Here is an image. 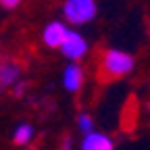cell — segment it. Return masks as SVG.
<instances>
[{"label": "cell", "instance_id": "obj_1", "mask_svg": "<svg viewBox=\"0 0 150 150\" xmlns=\"http://www.w3.org/2000/svg\"><path fill=\"white\" fill-rule=\"evenodd\" d=\"M136 56L121 48H106L100 54V73L108 79H121L136 71Z\"/></svg>", "mask_w": 150, "mask_h": 150}, {"label": "cell", "instance_id": "obj_2", "mask_svg": "<svg viewBox=\"0 0 150 150\" xmlns=\"http://www.w3.org/2000/svg\"><path fill=\"white\" fill-rule=\"evenodd\" d=\"M61 11H63L67 25L81 27V25H88L96 19L98 4H96V0H65Z\"/></svg>", "mask_w": 150, "mask_h": 150}, {"label": "cell", "instance_id": "obj_3", "mask_svg": "<svg viewBox=\"0 0 150 150\" xmlns=\"http://www.w3.org/2000/svg\"><path fill=\"white\" fill-rule=\"evenodd\" d=\"M59 50H61V54L65 56L69 63H79L83 56L90 52V42L86 40V35L81 31L69 27V31L65 35L63 44L59 46Z\"/></svg>", "mask_w": 150, "mask_h": 150}, {"label": "cell", "instance_id": "obj_4", "mask_svg": "<svg viewBox=\"0 0 150 150\" xmlns=\"http://www.w3.org/2000/svg\"><path fill=\"white\" fill-rule=\"evenodd\" d=\"M69 31V25L65 21H59V19H54V21H48L44 27H42V33H40V40L46 48L50 50H56L63 40H65V35Z\"/></svg>", "mask_w": 150, "mask_h": 150}, {"label": "cell", "instance_id": "obj_5", "mask_svg": "<svg viewBox=\"0 0 150 150\" xmlns=\"http://www.w3.org/2000/svg\"><path fill=\"white\" fill-rule=\"evenodd\" d=\"M83 81H86V73H83L81 65H77V63H69V65L63 69L61 83H63V88H65L67 92H71V94L79 92L81 86H83Z\"/></svg>", "mask_w": 150, "mask_h": 150}, {"label": "cell", "instance_id": "obj_6", "mask_svg": "<svg viewBox=\"0 0 150 150\" xmlns=\"http://www.w3.org/2000/svg\"><path fill=\"white\" fill-rule=\"evenodd\" d=\"M21 65L13 59L6 61H0V92L11 90L19 79H21Z\"/></svg>", "mask_w": 150, "mask_h": 150}, {"label": "cell", "instance_id": "obj_7", "mask_svg": "<svg viewBox=\"0 0 150 150\" xmlns=\"http://www.w3.org/2000/svg\"><path fill=\"white\" fill-rule=\"evenodd\" d=\"M79 150H115V142L104 131H90L81 138Z\"/></svg>", "mask_w": 150, "mask_h": 150}, {"label": "cell", "instance_id": "obj_8", "mask_svg": "<svg viewBox=\"0 0 150 150\" xmlns=\"http://www.w3.org/2000/svg\"><path fill=\"white\" fill-rule=\"evenodd\" d=\"M33 138H35V127L31 123H19L13 131V142L17 146H27L33 142Z\"/></svg>", "mask_w": 150, "mask_h": 150}, {"label": "cell", "instance_id": "obj_9", "mask_svg": "<svg viewBox=\"0 0 150 150\" xmlns=\"http://www.w3.org/2000/svg\"><path fill=\"white\" fill-rule=\"evenodd\" d=\"M77 129L81 131V134H90V131H94V119L92 115H88V112H79L77 115Z\"/></svg>", "mask_w": 150, "mask_h": 150}, {"label": "cell", "instance_id": "obj_10", "mask_svg": "<svg viewBox=\"0 0 150 150\" xmlns=\"http://www.w3.org/2000/svg\"><path fill=\"white\" fill-rule=\"evenodd\" d=\"M25 90H27V81H23V79H19L13 88H11V92H13V96H17V98H21L23 94H25Z\"/></svg>", "mask_w": 150, "mask_h": 150}, {"label": "cell", "instance_id": "obj_11", "mask_svg": "<svg viewBox=\"0 0 150 150\" xmlns=\"http://www.w3.org/2000/svg\"><path fill=\"white\" fill-rule=\"evenodd\" d=\"M23 0H0V6L2 8H6V11H13V8H17L19 4H21Z\"/></svg>", "mask_w": 150, "mask_h": 150}, {"label": "cell", "instance_id": "obj_12", "mask_svg": "<svg viewBox=\"0 0 150 150\" xmlns=\"http://www.w3.org/2000/svg\"><path fill=\"white\" fill-rule=\"evenodd\" d=\"M63 150H71V140H69V138L63 142Z\"/></svg>", "mask_w": 150, "mask_h": 150}]
</instances>
